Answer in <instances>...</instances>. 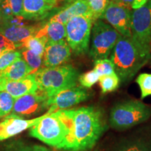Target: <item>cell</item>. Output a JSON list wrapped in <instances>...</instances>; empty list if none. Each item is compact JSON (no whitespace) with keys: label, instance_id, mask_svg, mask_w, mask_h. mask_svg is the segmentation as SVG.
Wrapping results in <instances>:
<instances>
[{"label":"cell","instance_id":"23","mask_svg":"<svg viewBox=\"0 0 151 151\" xmlns=\"http://www.w3.org/2000/svg\"><path fill=\"white\" fill-rule=\"evenodd\" d=\"M46 43L43 39L38 38L35 36L29 37L22 43L21 48H27L28 50L32 51L34 53L42 57L44 53Z\"/></svg>","mask_w":151,"mask_h":151},{"label":"cell","instance_id":"20","mask_svg":"<svg viewBox=\"0 0 151 151\" xmlns=\"http://www.w3.org/2000/svg\"><path fill=\"white\" fill-rule=\"evenodd\" d=\"M35 37L43 39L46 44L61 41L66 38L65 25L58 22H48L38 30Z\"/></svg>","mask_w":151,"mask_h":151},{"label":"cell","instance_id":"10","mask_svg":"<svg viewBox=\"0 0 151 151\" xmlns=\"http://www.w3.org/2000/svg\"><path fill=\"white\" fill-rule=\"evenodd\" d=\"M132 9L111 1L101 19L105 20L122 36L132 37Z\"/></svg>","mask_w":151,"mask_h":151},{"label":"cell","instance_id":"14","mask_svg":"<svg viewBox=\"0 0 151 151\" xmlns=\"http://www.w3.org/2000/svg\"><path fill=\"white\" fill-rule=\"evenodd\" d=\"M45 114L28 120L13 114L4 117V120L0 122V141L8 139L33 127L44 117Z\"/></svg>","mask_w":151,"mask_h":151},{"label":"cell","instance_id":"18","mask_svg":"<svg viewBox=\"0 0 151 151\" xmlns=\"http://www.w3.org/2000/svg\"><path fill=\"white\" fill-rule=\"evenodd\" d=\"M79 16L92 17L86 0H74L71 4L64 7L59 12L57 13L48 22H58L65 25L73 17Z\"/></svg>","mask_w":151,"mask_h":151},{"label":"cell","instance_id":"34","mask_svg":"<svg viewBox=\"0 0 151 151\" xmlns=\"http://www.w3.org/2000/svg\"><path fill=\"white\" fill-rule=\"evenodd\" d=\"M113 2L118 4L119 5L124 6L128 7V8L132 9V4L133 3L134 0H111Z\"/></svg>","mask_w":151,"mask_h":151},{"label":"cell","instance_id":"36","mask_svg":"<svg viewBox=\"0 0 151 151\" xmlns=\"http://www.w3.org/2000/svg\"><path fill=\"white\" fill-rule=\"evenodd\" d=\"M1 1H2V0H0V4H1Z\"/></svg>","mask_w":151,"mask_h":151},{"label":"cell","instance_id":"21","mask_svg":"<svg viewBox=\"0 0 151 151\" xmlns=\"http://www.w3.org/2000/svg\"><path fill=\"white\" fill-rule=\"evenodd\" d=\"M0 151H52L46 146L18 141L9 143Z\"/></svg>","mask_w":151,"mask_h":151},{"label":"cell","instance_id":"37","mask_svg":"<svg viewBox=\"0 0 151 151\" xmlns=\"http://www.w3.org/2000/svg\"><path fill=\"white\" fill-rule=\"evenodd\" d=\"M69 1H74V0H69Z\"/></svg>","mask_w":151,"mask_h":151},{"label":"cell","instance_id":"8","mask_svg":"<svg viewBox=\"0 0 151 151\" xmlns=\"http://www.w3.org/2000/svg\"><path fill=\"white\" fill-rule=\"evenodd\" d=\"M132 38L139 46L151 52V1L132 11Z\"/></svg>","mask_w":151,"mask_h":151},{"label":"cell","instance_id":"3","mask_svg":"<svg viewBox=\"0 0 151 151\" xmlns=\"http://www.w3.org/2000/svg\"><path fill=\"white\" fill-rule=\"evenodd\" d=\"M35 73L38 90L48 98L76 86L80 76L78 70L70 65L43 67Z\"/></svg>","mask_w":151,"mask_h":151},{"label":"cell","instance_id":"13","mask_svg":"<svg viewBox=\"0 0 151 151\" xmlns=\"http://www.w3.org/2000/svg\"><path fill=\"white\" fill-rule=\"evenodd\" d=\"M71 56V48L65 39L47 43L43 55L42 65L43 67H59L67 63Z\"/></svg>","mask_w":151,"mask_h":151},{"label":"cell","instance_id":"31","mask_svg":"<svg viewBox=\"0 0 151 151\" xmlns=\"http://www.w3.org/2000/svg\"><path fill=\"white\" fill-rule=\"evenodd\" d=\"M23 1L24 0H2L1 2L8 6L15 16L22 17Z\"/></svg>","mask_w":151,"mask_h":151},{"label":"cell","instance_id":"2","mask_svg":"<svg viewBox=\"0 0 151 151\" xmlns=\"http://www.w3.org/2000/svg\"><path fill=\"white\" fill-rule=\"evenodd\" d=\"M151 59V52L139 46L132 37H120L110 55L120 83L129 82Z\"/></svg>","mask_w":151,"mask_h":151},{"label":"cell","instance_id":"1","mask_svg":"<svg viewBox=\"0 0 151 151\" xmlns=\"http://www.w3.org/2000/svg\"><path fill=\"white\" fill-rule=\"evenodd\" d=\"M62 112L67 119L69 128L63 150H90L108 128L104 111L99 107L63 109Z\"/></svg>","mask_w":151,"mask_h":151},{"label":"cell","instance_id":"24","mask_svg":"<svg viewBox=\"0 0 151 151\" xmlns=\"http://www.w3.org/2000/svg\"><path fill=\"white\" fill-rule=\"evenodd\" d=\"M20 52H21L22 56L23 57V60L31 68L33 73L37 72L40 69L43 64L42 57L34 53L31 50L24 48H22Z\"/></svg>","mask_w":151,"mask_h":151},{"label":"cell","instance_id":"9","mask_svg":"<svg viewBox=\"0 0 151 151\" xmlns=\"http://www.w3.org/2000/svg\"><path fill=\"white\" fill-rule=\"evenodd\" d=\"M89 92L83 86H75L48 98L46 107L50 113L70 108L89 98Z\"/></svg>","mask_w":151,"mask_h":151},{"label":"cell","instance_id":"6","mask_svg":"<svg viewBox=\"0 0 151 151\" xmlns=\"http://www.w3.org/2000/svg\"><path fill=\"white\" fill-rule=\"evenodd\" d=\"M121 35L111 24L98 19L93 23L89 55L94 61L108 58Z\"/></svg>","mask_w":151,"mask_h":151},{"label":"cell","instance_id":"17","mask_svg":"<svg viewBox=\"0 0 151 151\" xmlns=\"http://www.w3.org/2000/svg\"><path fill=\"white\" fill-rule=\"evenodd\" d=\"M58 4V0H24L22 17L29 20L44 18Z\"/></svg>","mask_w":151,"mask_h":151},{"label":"cell","instance_id":"25","mask_svg":"<svg viewBox=\"0 0 151 151\" xmlns=\"http://www.w3.org/2000/svg\"><path fill=\"white\" fill-rule=\"evenodd\" d=\"M111 0H86L94 20L101 19Z\"/></svg>","mask_w":151,"mask_h":151},{"label":"cell","instance_id":"12","mask_svg":"<svg viewBox=\"0 0 151 151\" xmlns=\"http://www.w3.org/2000/svg\"><path fill=\"white\" fill-rule=\"evenodd\" d=\"M39 29V25H27L22 20H18L0 25V33L18 48H21L22 43L29 37L35 36Z\"/></svg>","mask_w":151,"mask_h":151},{"label":"cell","instance_id":"30","mask_svg":"<svg viewBox=\"0 0 151 151\" xmlns=\"http://www.w3.org/2000/svg\"><path fill=\"white\" fill-rule=\"evenodd\" d=\"M22 58L21 52L16 50H13L1 55L0 56V71L4 70L11 64L16 62L19 58Z\"/></svg>","mask_w":151,"mask_h":151},{"label":"cell","instance_id":"22","mask_svg":"<svg viewBox=\"0 0 151 151\" xmlns=\"http://www.w3.org/2000/svg\"><path fill=\"white\" fill-rule=\"evenodd\" d=\"M99 82L102 93H108L115 91L118 88L120 81L118 75L114 72L111 74L100 76Z\"/></svg>","mask_w":151,"mask_h":151},{"label":"cell","instance_id":"33","mask_svg":"<svg viewBox=\"0 0 151 151\" xmlns=\"http://www.w3.org/2000/svg\"><path fill=\"white\" fill-rule=\"evenodd\" d=\"M148 0H134L133 3L132 4V9L135 10V9H139L144 6L148 2Z\"/></svg>","mask_w":151,"mask_h":151},{"label":"cell","instance_id":"32","mask_svg":"<svg viewBox=\"0 0 151 151\" xmlns=\"http://www.w3.org/2000/svg\"><path fill=\"white\" fill-rule=\"evenodd\" d=\"M18 48L14 43L7 39L4 36L0 33V56L1 55L15 50Z\"/></svg>","mask_w":151,"mask_h":151},{"label":"cell","instance_id":"35","mask_svg":"<svg viewBox=\"0 0 151 151\" xmlns=\"http://www.w3.org/2000/svg\"><path fill=\"white\" fill-rule=\"evenodd\" d=\"M64 151H74V150H64Z\"/></svg>","mask_w":151,"mask_h":151},{"label":"cell","instance_id":"7","mask_svg":"<svg viewBox=\"0 0 151 151\" xmlns=\"http://www.w3.org/2000/svg\"><path fill=\"white\" fill-rule=\"evenodd\" d=\"M94 22L92 16H79L73 17L65 24L67 43L76 55H85L89 51Z\"/></svg>","mask_w":151,"mask_h":151},{"label":"cell","instance_id":"19","mask_svg":"<svg viewBox=\"0 0 151 151\" xmlns=\"http://www.w3.org/2000/svg\"><path fill=\"white\" fill-rule=\"evenodd\" d=\"M31 73H34L32 69L21 58L4 70L0 71V81H18Z\"/></svg>","mask_w":151,"mask_h":151},{"label":"cell","instance_id":"4","mask_svg":"<svg viewBox=\"0 0 151 151\" xmlns=\"http://www.w3.org/2000/svg\"><path fill=\"white\" fill-rule=\"evenodd\" d=\"M69 134L67 119L62 110L48 111L43 118L31 127L29 134L48 146L62 150Z\"/></svg>","mask_w":151,"mask_h":151},{"label":"cell","instance_id":"5","mask_svg":"<svg viewBox=\"0 0 151 151\" xmlns=\"http://www.w3.org/2000/svg\"><path fill=\"white\" fill-rule=\"evenodd\" d=\"M151 117V106L137 99L116 104L109 115V124L113 129L124 131L146 121Z\"/></svg>","mask_w":151,"mask_h":151},{"label":"cell","instance_id":"38","mask_svg":"<svg viewBox=\"0 0 151 151\" xmlns=\"http://www.w3.org/2000/svg\"><path fill=\"white\" fill-rule=\"evenodd\" d=\"M150 1H151V0H150Z\"/></svg>","mask_w":151,"mask_h":151},{"label":"cell","instance_id":"29","mask_svg":"<svg viewBox=\"0 0 151 151\" xmlns=\"http://www.w3.org/2000/svg\"><path fill=\"white\" fill-rule=\"evenodd\" d=\"M99 74L94 69H92L79 76L78 82L80 83L81 86L86 88H90L97 81H99Z\"/></svg>","mask_w":151,"mask_h":151},{"label":"cell","instance_id":"26","mask_svg":"<svg viewBox=\"0 0 151 151\" xmlns=\"http://www.w3.org/2000/svg\"><path fill=\"white\" fill-rule=\"evenodd\" d=\"M15 98L6 92H0V118L10 114L14 108Z\"/></svg>","mask_w":151,"mask_h":151},{"label":"cell","instance_id":"16","mask_svg":"<svg viewBox=\"0 0 151 151\" xmlns=\"http://www.w3.org/2000/svg\"><path fill=\"white\" fill-rule=\"evenodd\" d=\"M38 86L35 80V73H31L18 81H0V92H6L15 99L24 94L35 93Z\"/></svg>","mask_w":151,"mask_h":151},{"label":"cell","instance_id":"27","mask_svg":"<svg viewBox=\"0 0 151 151\" xmlns=\"http://www.w3.org/2000/svg\"><path fill=\"white\" fill-rule=\"evenodd\" d=\"M93 69L99 74V76L109 75L115 72L114 65L109 58L95 60Z\"/></svg>","mask_w":151,"mask_h":151},{"label":"cell","instance_id":"11","mask_svg":"<svg viewBox=\"0 0 151 151\" xmlns=\"http://www.w3.org/2000/svg\"><path fill=\"white\" fill-rule=\"evenodd\" d=\"M48 97L39 90L35 93L24 94L15 99L14 108L10 114L20 118L32 116L47 109L46 101Z\"/></svg>","mask_w":151,"mask_h":151},{"label":"cell","instance_id":"15","mask_svg":"<svg viewBox=\"0 0 151 151\" xmlns=\"http://www.w3.org/2000/svg\"><path fill=\"white\" fill-rule=\"evenodd\" d=\"M104 151H151V139L139 135L120 137L110 143Z\"/></svg>","mask_w":151,"mask_h":151},{"label":"cell","instance_id":"28","mask_svg":"<svg viewBox=\"0 0 151 151\" xmlns=\"http://www.w3.org/2000/svg\"><path fill=\"white\" fill-rule=\"evenodd\" d=\"M136 82L140 88L142 99L151 95V73H141L139 75Z\"/></svg>","mask_w":151,"mask_h":151}]
</instances>
